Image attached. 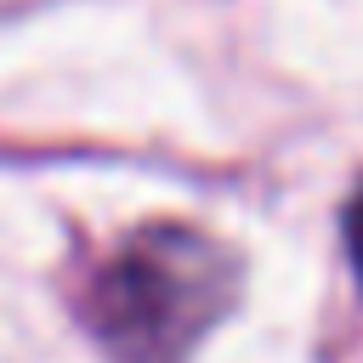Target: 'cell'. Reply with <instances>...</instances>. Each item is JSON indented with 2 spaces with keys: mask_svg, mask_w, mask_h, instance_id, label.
I'll return each instance as SVG.
<instances>
[{
  "mask_svg": "<svg viewBox=\"0 0 363 363\" xmlns=\"http://www.w3.org/2000/svg\"><path fill=\"white\" fill-rule=\"evenodd\" d=\"M238 301V255L187 227H136L85 289V329L113 363H187Z\"/></svg>",
  "mask_w": 363,
  "mask_h": 363,
  "instance_id": "6da1fadb",
  "label": "cell"
},
{
  "mask_svg": "<svg viewBox=\"0 0 363 363\" xmlns=\"http://www.w3.org/2000/svg\"><path fill=\"white\" fill-rule=\"evenodd\" d=\"M346 250H352V267H357V284H363V193L346 210Z\"/></svg>",
  "mask_w": 363,
  "mask_h": 363,
  "instance_id": "7a4b0ae2",
  "label": "cell"
}]
</instances>
